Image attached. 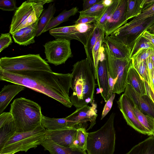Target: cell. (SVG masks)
Here are the masks:
<instances>
[{
    "mask_svg": "<svg viewBox=\"0 0 154 154\" xmlns=\"http://www.w3.org/2000/svg\"><path fill=\"white\" fill-rule=\"evenodd\" d=\"M105 35L103 29L98 38L92 51L95 70L94 76L95 79H97V66L99 58L100 50L103 43H104Z\"/></svg>",
    "mask_w": 154,
    "mask_h": 154,
    "instance_id": "obj_32",
    "label": "cell"
},
{
    "mask_svg": "<svg viewBox=\"0 0 154 154\" xmlns=\"http://www.w3.org/2000/svg\"><path fill=\"white\" fill-rule=\"evenodd\" d=\"M117 103L127 124L138 132L149 135L148 132L137 118L134 111L133 104L128 96L122 94Z\"/></svg>",
    "mask_w": 154,
    "mask_h": 154,
    "instance_id": "obj_12",
    "label": "cell"
},
{
    "mask_svg": "<svg viewBox=\"0 0 154 154\" xmlns=\"http://www.w3.org/2000/svg\"><path fill=\"white\" fill-rule=\"evenodd\" d=\"M143 32L138 36L134 42L131 53V59L136 54L143 49H154V45L142 36Z\"/></svg>",
    "mask_w": 154,
    "mask_h": 154,
    "instance_id": "obj_30",
    "label": "cell"
},
{
    "mask_svg": "<svg viewBox=\"0 0 154 154\" xmlns=\"http://www.w3.org/2000/svg\"><path fill=\"white\" fill-rule=\"evenodd\" d=\"M16 152L15 151L11 152H8L4 153H0V154H14Z\"/></svg>",
    "mask_w": 154,
    "mask_h": 154,
    "instance_id": "obj_51",
    "label": "cell"
},
{
    "mask_svg": "<svg viewBox=\"0 0 154 154\" xmlns=\"http://www.w3.org/2000/svg\"><path fill=\"white\" fill-rule=\"evenodd\" d=\"M70 99L76 109L91 103L96 86L95 77L88 59L79 61L73 65Z\"/></svg>",
    "mask_w": 154,
    "mask_h": 154,
    "instance_id": "obj_2",
    "label": "cell"
},
{
    "mask_svg": "<svg viewBox=\"0 0 154 154\" xmlns=\"http://www.w3.org/2000/svg\"><path fill=\"white\" fill-rule=\"evenodd\" d=\"M77 130L76 128L55 130L46 129V136L59 145L71 147L75 140Z\"/></svg>",
    "mask_w": 154,
    "mask_h": 154,
    "instance_id": "obj_17",
    "label": "cell"
},
{
    "mask_svg": "<svg viewBox=\"0 0 154 154\" xmlns=\"http://www.w3.org/2000/svg\"><path fill=\"white\" fill-rule=\"evenodd\" d=\"M154 16V3L150 7L143 10L139 15L134 18L130 22H133L145 20Z\"/></svg>",
    "mask_w": 154,
    "mask_h": 154,
    "instance_id": "obj_38",
    "label": "cell"
},
{
    "mask_svg": "<svg viewBox=\"0 0 154 154\" xmlns=\"http://www.w3.org/2000/svg\"><path fill=\"white\" fill-rule=\"evenodd\" d=\"M141 0H128L126 14V20L134 18L139 15L143 11L140 7Z\"/></svg>",
    "mask_w": 154,
    "mask_h": 154,
    "instance_id": "obj_34",
    "label": "cell"
},
{
    "mask_svg": "<svg viewBox=\"0 0 154 154\" xmlns=\"http://www.w3.org/2000/svg\"></svg>",
    "mask_w": 154,
    "mask_h": 154,
    "instance_id": "obj_55",
    "label": "cell"
},
{
    "mask_svg": "<svg viewBox=\"0 0 154 154\" xmlns=\"http://www.w3.org/2000/svg\"><path fill=\"white\" fill-rule=\"evenodd\" d=\"M98 20V19L95 17L88 16H82L79 17L75 21V24L95 23Z\"/></svg>",
    "mask_w": 154,
    "mask_h": 154,
    "instance_id": "obj_42",
    "label": "cell"
},
{
    "mask_svg": "<svg viewBox=\"0 0 154 154\" xmlns=\"http://www.w3.org/2000/svg\"><path fill=\"white\" fill-rule=\"evenodd\" d=\"M150 33L154 34V23L147 30Z\"/></svg>",
    "mask_w": 154,
    "mask_h": 154,
    "instance_id": "obj_49",
    "label": "cell"
},
{
    "mask_svg": "<svg viewBox=\"0 0 154 154\" xmlns=\"http://www.w3.org/2000/svg\"><path fill=\"white\" fill-rule=\"evenodd\" d=\"M107 62L108 73L114 80L113 93L120 94L125 91L131 59L117 58L111 53L107 45H103Z\"/></svg>",
    "mask_w": 154,
    "mask_h": 154,
    "instance_id": "obj_8",
    "label": "cell"
},
{
    "mask_svg": "<svg viewBox=\"0 0 154 154\" xmlns=\"http://www.w3.org/2000/svg\"><path fill=\"white\" fill-rule=\"evenodd\" d=\"M134 111L138 120L146 129L149 134L152 136L154 132V118L143 113L137 106L133 104Z\"/></svg>",
    "mask_w": 154,
    "mask_h": 154,
    "instance_id": "obj_29",
    "label": "cell"
},
{
    "mask_svg": "<svg viewBox=\"0 0 154 154\" xmlns=\"http://www.w3.org/2000/svg\"><path fill=\"white\" fill-rule=\"evenodd\" d=\"M10 34L9 32L1 34L0 37V52L12 43Z\"/></svg>",
    "mask_w": 154,
    "mask_h": 154,
    "instance_id": "obj_40",
    "label": "cell"
},
{
    "mask_svg": "<svg viewBox=\"0 0 154 154\" xmlns=\"http://www.w3.org/2000/svg\"><path fill=\"white\" fill-rule=\"evenodd\" d=\"M154 23V16L145 20L127 23L109 36L132 49L134 42L138 36Z\"/></svg>",
    "mask_w": 154,
    "mask_h": 154,
    "instance_id": "obj_9",
    "label": "cell"
},
{
    "mask_svg": "<svg viewBox=\"0 0 154 154\" xmlns=\"http://www.w3.org/2000/svg\"><path fill=\"white\" fill-rule=\"evenodd\" d=\"M53 0H28L18 7L12 17L9 33L12 35L22 28L38 20L44 10V5L52 2Z\"/></svg>",
    "mask_w": 154,
    "mask_h": 154,
    "instance_id": "obj_5",
    "label": "cell"
},
{
    "mask_svg": "<svg viewBox=\"0 0 154 154\" xmlns=\"http://www.w3.org/2000/svg\"><path fill=\"white\" fill-rule=\"evenodd\" d=\"M17 84L8 85L2 88L0 92V114L7 107L13 98L26 88Z\"/></svg>",
    "mask_w": 154,
    "mask_h": 154,
    "instance_id": "obj_21",
    "label": "cell"
},
{
    "mask_svg": "<svg viewBox=\"0 0 154 154\" xmlns=\"http://www.w3.org/2000/svg\"><path fill=\"white\" fill-rule=\"evenodd\" d=\"M18 7L16 5V1L14 0H0V9L3 11H15Z\"/></svg>",
    "mask_w": 154,
    "mask_h": 154,
    "instance_id": "obj_39",
    "label": "cell"
},
{
    "mask_svg": "<svg viewBox=\"0 0 154 154\" xmlns=\"http://www.w3.org/2000/svg\"><path fill=\"white\" fill-rule=\"evenodd\" d=\"M128 0H120L116 10L104 25L103 29L105 36H109L127 23L126 18Z\"/></svg>",
    "mask_w": 154,
    "mask_h": 154,
    "instance_id": "obj_13",
    "label": "cell"
},
{
    "mask_svg": "<svg viewBox=\"0 0 154 154\" xmlns=\"http://www.w3.org/2000/svg\"><path fill=\"white\" fill-rule=\"evenodd\" d=\"M72 74L46 71L12 72L0 69V80L19 84L52 98L68 108Z\"/></svg>",
    "mask_w": 154,
    "mask_h": 154,
    "instance_id": "obj_1",
    "label": "cell"
},
{
    "mask_svg": "<svg viewBox=\"0 0 154 154\" xmlns=\"http://www.w3.org/2000/svg\"><path fill=\"white\" fill-rule=\"evenodd\" d=\"M154 49H152L150 57L152 60L154 62Z\"/></svg>",
    "mask_w": 154,
    "mask_h": 154,
    "instance_id": "obj_50",
    "label": "cell"
},
{
    "mask_svg": "<svg viewBox=\"0 0 154 154\" xmlns=\"http://www.w3.org/2000/svg\"><path fill=\"white\" fill-rule=\"evenodd\" d=\"M127 83L140 94L147 95L144 80L134 68L132 63L128 70Z\"/></svg>",
    "mask_w": 154,
    "mask_h": 154,
    "instance_id": "obj_24",
    "label": "cell"
},
{
    "mask_svg": "<svg viewBox=\"0 0 154 154\" xmlns=\"http://www.w3.org/2000/svg\"><path fill=\"white\" fill-rule=\"evenodd\" d=\"M120 1V0H114L113 3L110 6L107 7L102 16L95 23L103 29V26L111 14L114 12Z\"/></svg>",
    "mask_w": 154,
    "mask_h": 154,
    "instance_id": "obj_35",
    "label": "cell"
},
{
    "mask_svg": "<svg viewBox=\"0 0 154 154\" xmlns=\"http://www.w3.org/2000/svg\"><path fill=\"white\" fill-rule=\"evenodd\" d=\"M115 94L113 93L108 99L105 105L102 114L101 119H102L108 113L112 107Z\"/></svg>",
    "mask_w": 154,
    "mask_h": 154,
    "instance_id": "obj_41",
    "label": "cell"
},
{
    "mask_svg": "<svg viewBox=\"0 0 154 154\" xmlns=\"http://www.w3.org/2000/svg\"><path fill=\"white\" fill-rule=\"evenodd\" d=\"M132 64L133 67L141 77L150 85V82L146 60L139 63Z\"/></svg>",
    "mask_w": 154,
    "mask_h": 154,
    "instance_id": "obj_36",
    "label": "cell"
},
{
    "mask_svg": "<svg viewBox=\"0 0 154 154\" xmlns=\"http://www.w3.org/2000/svg\"><path fill=\"white\" fill-rule=\"evenodd\" d=\"M152 49H143L134 55L131 59L133 64L143 62L150 57Z\"/></svg>",
    "mask_w": 154,
    "mask_h": 154,
    "instance_id": "obj_37",
    "label": "cell"
},
{
    "mask_svg": "<svg viewBox=\"0 0 154 154\" xmlns=\"http://www.w3.org/2000/svg\"><path fill=\"white\" fill-rule=\"evenodd\" d=\"M17 132L15 124L10 112L0 115V150L8 139Z\"/></svg>",
    "mask_w": 154,
    "mask_h": 154,
    "instance_id": "obj_18",
    "label": "cell"
},
{
    "mask_svg": "<svg viewBox=\"0 0 154 154\" xmlns=\"http://www.w3.org/2000/svg\"><path fill=\"white\" fill-rule=\"evenodd\" d=\"M88 134L85 127L78 128L75 140L71 147L78 148L86 151Z\"/></svg>",
    "mask_w": 154,
    "mask_h": 154,
    "instance_id": "obj_31",
    "label": "cell"
},
{
    "mask_svg": "<svg viewBox=\"0 0 154 154\" xmlns=\"http://www.w3.org/2000/svg\"><path fill=\"white\" fill-rule=\"evenodd\" d=\"M106 44L112 56L117 58L131 60V48L123 43L113 39L109 36H105Z\"/></svg>",
    "mask_w": 154,
    "mask_h": 154,
    "instance_id": "obj_20",
    "label": "cell"
},
{
    "mask_svg": "<svg viewBox=\"0 0 154 154\" xmlns=\"http://www.w3.org/2000/svg\"><path fill=\"white\" fill-rule=\"evenodd\" d=\"M0 69L12 72H52L49 64L39 54H29L13 57H1L0 59Z\"/></svg>",
    "mask_w": 154,
    "mask_h": 154,
    "instance_id": "obj_7",
    "label": "cell"
},
{
    "mask_svg": "<svg viewBox=\"0 0 154 154\" xmlns=\"http://www.w3.org/2000/svg\"><path fill=\"white\" fill-rule=\"evenodd\" d=\"M108 98L113 94V90L114 86V80L108 73Z\"/></svg>",
    "mask_w": 154,
    "mask_h": 154,
    "instance_id": "obj_44",
    "label": "cell"
},
{
    "mask_svg": "<svg viewBox=\"0 0 154 154\" xmlns=\"http://www.w3.org/2000/svg\"><path fill=\"white\" fill-rule=\"evenodd\" d=\"M78 11V8L77 7H73L68 11L64 10L57 16L52 19L45 29L44 32L67 21L70 17L75 15Z\"/></svg>",
    "mask_w": 154,
    "mask_h": 154,
    "instance_id": "obj_28",
    "label": "cell"
},
{
    "mask_svg": "<svg viewBox=\"0 0 154 154\" xmlns=\"http://www.w3.org/2000/svg\"><path fill=\"white\" fill-rule=\"evenodd\" d=\"M46 137V129L42 125L34 129L16 132L8 139L0 150V153L15 151L26 152L41 145Z\"/></svg>",
    "mask_w": 154,
    "mask_h": 154,
    "instance_id": "obj_6",
    "label": "cell"
},
{
    "mask_svg": "<svg viewBox=\"0 0 154 154\" xmlns=\"http://www.w3.org/2000/svg\"><path fill=\"white\" fill-rule=\"evenodd\" d=\"M102 0H84L83 3V11L90 9L95 4L101 2Z\"/></svg>",
    "mask_w": 154,
    "mask_h": 154,
    "instance_id": "obj_43",
    "label": "cell"
},
{
    "mask_svg": "<svg viewBox=\"0 0 154 154\" xmlns=\"http://www.w3.org/2000/svg\"><path fill=\"white\" fill-rule=\"evenodd\" d=\"M152 136H154V132H153V134H152Z\"/></svg>",
    "mask_w": 154,
    "mask_h": 154,
    "instance_id": "obj_54",
    "label": "cell"
},
{
    "mask_svg": "<svg viewBox=\"0 0 154 154\" xmlns=\"http://www.w3.org/2000/svg\"><path fill=\"white\" fill-rule=\"evenodd\" d=\"M41 109L40 106L33 101L23 97L15 99L11 104L9 112L17 132L32 130L41 125Z\"/></svg>",
    "mask_w": 154,
    "mask_h": 154,
    "instance_id": "obj_3",
    "label": "cell"
},
{
    "mask_svg": "<svg viewBox=\"0 0 154 154\" xmlns=\"http://www.w3.org/2000/svg\"><path fill=\"white\" fill-rule=\"evenodd\" d=\"M114 0H102V4L105 7L110 6L113 3Z\"/></svg>",
    "mask_w": 154,
    "mask_h": 154,
    "instance_id": "obj_48",
    "label": "cell"
},
{
    "mask_svg": "<svg viewBox=\"0 0 154 154\" xmlns=\"http://www.w3.org/2000/svg\"><path fill=\"white\" fill-rule=\"evenodd\" d=\"M152 35H153L154 37V34H151Z\"/></svg>",
    "mask_w": 154,
    "mask_h": 154,
    "instance_id": "obj_53",
    "label": "cell"
},
{
    "mask_svg": "<svg viewBox=\"0 0 154 154\" xmlns=\"http://www.w3.org/2000/svg\"><path fill=\"white\" fill-rule=\"evenodd\" d=\"M103 29L102 28L96 25L90 36L86 46L84 47L87 56L86 58L89 61L94 75L95 74V70L92 51L98 38Z\"/></svg>",
    "mask_w": 154,
    "mask_h": 154,
    "instance_id": "obj_26",
    "label": "cell"
},
{
    "mask_svg": "<svg viewBox=\"0 0 154 154\" xmlns=\"http://www.w3.org/2000/svg\"><path fill=\"white\" fill-rule=\"evenodd\" d=\"M145 81L146 94L151 100L154 104V94L152 91L149 85Z\"/></svg>",
    "mask_w": 154,
    "mask_h": 154,
    "instance_id": "obj_45",
    "label": "cell"
},
{
    "mask_svg": "<svg viewBox=\"0 0 154 154\" xmlns=\"http://www.w3.org/2000/svg\"><path fill=\"white\" fill-rule=\"evenodd\" d=\"M48 62L57 66L64 63L72 57L70 40L58 38L49 41L44 45Z\"/></svg>",
    "mask_w": 154,
    "mask_h": 154,
    "instance_id": "obj_11",
    "label": "cell"
},
{
    "mask_svg": "<svg viewBox=\"0 0 154 154\" xmlns=\"http://www.w3.org/2000/svg\"><path fill=\"white\" fill-rule=\"evenodd\" d=\"M91 104V106L86 104L77 109L72 114L66 117V118L76 122L78 128L84 127L82 126L83 124L89 122L90 126L88 130L92 128L96 124V120L98 115L97 104L94 103V101Z\"/></svg>",
    "mask_w": 154,
    "mask_h": 154,
    "instance_id": "obj_14",
    "label": "cell"
},
{
    "mask_svg": "<svg viewBox=\"0 0 154 154\" xmlns=\"http://www.w3.org/2000/svg\"><path fill=\"white\" fill-rule=\"evenodd\" d=\"M56 11L54 3H51L47 8L44 10L38 20L36 36H38L44 32L48 25L54 17Z\"/></svg>",
    "mask_w": 154,
    "mask_h": 154,
    "instance_id": "obj_25",
    "label": "cell"
},
{
    "mask_svg": "<svg viewBox=\"0 0 154 154\" xmlns=\"http://www.w3.org/2000/svg\"><path fill=\"white\" fill-rule=\"evenodd\" d=\"M124 94H126L143 114L154 118V104L147 95H142L127 84Z\"/></svg>",
    "mask_w": 154,
    "mask_h": 154,
    "instance_id": "obj_15",
    "label": "cell"
},
{
    "mask_svg": "<svg viewBox=\"0 0 154 154\" xmlns=\"http://www.w3.org/2000/svg\"><path fill=\"white\" fill-rule=\"evenodd\" d=\"M102 0L87 10L79 11V17L88 16L96 17L98 20L102 16L107 8L102 4Z\"/></svg>",
    "mask_w": 154,
    "mask_h": 154,
    "instance_id": "obj_33",
    "label": "cell"
},
{
    "mask_svg": "<svg viewBox=\"0 0 154 154\" xmlns=\"http://www.w3.org/2000/svg\"><path fill=\"white\" fill-rule=\"evenodd\" d=\"M38 22V20L13 33L12 35L14 42L20 45L24 46L34 43V38L37 30Z\"/></svg>",
    "mask_w": 154,
    "mask_h": 154,
    "instance_id": "obj_19",
    "label": "cell"
},
{
    "mask_svg": "<svg viewBox=\"0 0 154 154\" xmlns=\"http://www.w3.org/2000/svg\"><path fill=\"white\" fill-rule=\"evenodd\" d=\"M97 82L105 102L108 98V78L107 62L103 45L101 48L97 66Z\"/></svg>",
    "mask_w": 154,
    "mask_h": 154,
    "instance_id": "obj_16",
    "label": "cell"
},
{
    "mask_svg": "<svg viewBox=\"0 0 154 154\" xmlns=\"http://www.w3.org/2000/svg\"><path fill=\"white\" fill-rule=\"evenodd\" d=\"M96 26L95 23L74 24L53 28L49 30V32L56 39L76 40L85 47L90 36Z\"/></svg>",
    "mask_w": 154,
    "mask_h": 154,
    "instance_id": "obj_10",
    "label": "cell"
},
{
    "mask_svg": "<svg viewBox=\"0 0 154 154\" xmlns=\"http://www.w3.org/2000/svg\"><path fill=\"white\" fill-rule=\"evenodd\" d=\"M152 63H153V67H154V62L152 60Z\"/></svg>",
    "mask_w": 154,
    "mask_h": 154,
    "instance_id": "obj_52",
    "label": "cell"
},
{
    "mask_svg": "<svg viewBox=\"0 0 154 154\" xmlns=\"http://www.w3.org/2000/svg\"><path fill=\"white\" fill-rule=\"evenodd\" d=\"M41 145L51 154H87L85 150L59 145L46 136Z\"/></svg>",
    "mask_w": 154,
    "mask_h": 154,
    "instance_id": "obj_23",
    "label": "cell"
},
{
    "mask_svg": "<svg viewBox=\"0 0 154 154\" xmlns=\"http://www.w3.org/2000/svg\"><path fill=\"white\" fill-rule=\"evenodd\" d=\"M142 36L154 45V37L147 30L143 32Z\"/></svg>",
    "mask_w": 154,
    "mask_h": 154,
    "instance_id": "obj_46",
    "label": "cell"
},
{
    "mask_svg": "<svg viewBox=\"0 0 154 154\" xmlns=\"http://www.w3.org/2000/svg\"><path fill=\"white\" fill-rule=\"evenodd\" d=\"M115 115L112 112L100 129L88 133L86 149L88 154H114L116 140Z\"/></svg>",
    "mask_w": 154,
    "mask_h": 154,
    "instance_id": "obj_4",
    "label": "cell"
},
{
    "mask_svg": "<svg viewBox=\"0 0 154 154\" xmlns=\"http://www.w3.org/2000/svg\"><path fill=\"white\" fill-rule=\"evenodd\" d=\"M125 154H154V136L139 143Z\"/></svg>",
    "mask_w": 154,
    "mask_h": 154,
    "instance_id": "obj_27",
    "label": "cell"
},
{
    "mask_svg": "<svg viewBox=\"0 0 154 154\" xmlns=\"http://www.w3.org/2000/svg\"><path fill=\"white\" fill-rule=\"evenodd\" d=\"M146 61L148 69L150 82L151 80V73L152 70L154 68L152 60L150 57L146 60Z\"/></svg>",
    "mask_w": 154,
    "mask_h": 154,
    "instance_id": "obj_47",
    "label": "cell"
},
{
    "mask_svg": "<svg viewBox=\"0 0 154 154\" xmlns=\"http://www.w3.org/2000/svg\"><path fill=\"white\" fill-rule=\"evenodd\" d=\"M41 123L45 128L50 130H55L69 128H78L77 123L72 121L62 118H51L42 116Z\"/></svg>",
    "mask_w": 154,
    "mask_h": 154,
    "instance_id": "obj_22",
    "label": "cell"
}]
</instances>
